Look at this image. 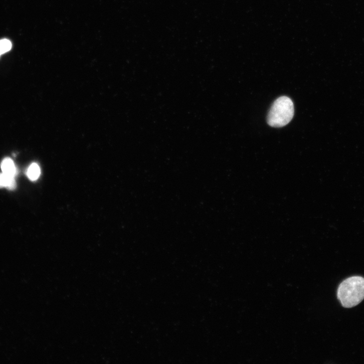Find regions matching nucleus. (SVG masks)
<instances>
[{
  "label": "nucleus",
  "mask_w": 364,
  "mask_h": 364,
  "mask_svg": "<svg viewBox=\"0 0 364 364\" xmlns=\"http://www.w3.org/2000/svg\"><path fill=\"white\" fill-rule=\"evenodd\" d=\"M5 187L10 190H13L16 187L15 177L0 173V188Z\"/></svg>",
  "instance_id": "obj_3"
},
{
  "label": "nucleus",
  "mask_w": 364,
  "mask_h": 364,
  "mask_svg": "<svg viewBox=\"0 0 364 364\" xmlns=\"http://www.w3.org/2000/svg\"><path fill=\"white\" fill-rule=\"evenodd\" d=\"M12 47V44L10 40L6 39L0 40V56L9 51Z\"/></svg>",
  "instance_id": "obj_6"
},
{
  "label": "nucleus",
  "mask_w": 364,
  "mask_h": 364,
  "mask_svg": "<svg viewBox=\"0 0 364 364\" xmlns=\"http://www.w3.org/2000/svg\"><path fill=\"white\" fill-rule=\"evenodd\" d=\"M41 174L40 168L37 164L33 163L28 168L27 171V175L28 178L32 181L38 180Z\"/></svg>",
  "instance_id": "obj_5"
},
{
  "label": "nucleus",
  "mask_w": 364,
  "mask_h": 364,
  "mask_svg": "<svg viewBox=\"0 0 364 364\" xmlns=\"http://www.w3.org/2000/svg\"><path fill=\"white\" fill-rule=\"evenodd\" d=\"M294 114L293 101L286 96L280 97L274 101L270 109L267 117L268 124L274 128L283 127L292 120Z\"/></svg>",
  "instance_id": "obj_2"
},
{
  "label": "nucleus",
  "mask_w": 364,
  "mask_h": 364,
  "mask_svg": "<svg viewBox=\"0 0 364 364\" xmlns=\"http://www.w3.org/2000/svg\"><path fill=\"white\" fill-rule=\"evenodd\" d=\"M2 173L10 176L15 177L17 174V169L13 161L7 158L3 160L1 164Z\"/></svg>",
  "instance_id": "obj_4"
},
{
  "label": "nucleus",
  "mask_w": 364,
  "mask_h": 364,
  "mask_svg": "<svg viewBox=\"0 0 364 364\" xmlns=\"http://www.w3.org/2000/svg\"><path fill=\"white\" fill-rule=\"evenodd\" d=\"M338 298L346 308L359 304L364 299V278L353 276L345 280L339 287Z\"/></svg>",
  "instance_id": "obj_1"
}]
</instances>
